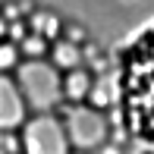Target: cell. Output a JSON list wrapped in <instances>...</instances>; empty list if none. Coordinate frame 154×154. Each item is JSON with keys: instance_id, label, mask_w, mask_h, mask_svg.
<instances>
[{"instance_id": "obj_8", "label": "cell", "mask_w": 154, "mask_h": 154, "mask_svg": "<svg viewBox=\"0 0 154 154\" xmlns=\"http://www.w3.org/2000/svg\"><path fill=\"white\" fill-rule=\"evenodd\" d=\"M47 41L44 38H38V35H25L22 41H19V54H22V60H41V57H47Z\"/></svg>"}, {"instance_id": "obj_11", "label": "cell", "mask_w": 154, "mask_h": 154, "mask_svg": "<svg viewBox=\"0 0 154 154\" xmlns=\"http://www.w3.org/2000/svg\"><path fill=\"white\" fill-rule=\"evenodd\" d=\"M6 32H10V22L0 16V41H6Z\"/></svg>"}, {"instance_id": "obj_2", "label": "cell", "mask_w": 154, "mask_h": 154, "mask_svg": "<svg viewBox=\"0 0 154 154\" xmlns=\"http://www.w3.org/2000/svg\"><path fill=\"white\" fill-rule=\"evenodd\" d=\"M60 120H63V129H66V138L72 145V151L91 154L101 145H107L110 123H107L104 110L91 107V104H69Z\"/></svg>"}, {"instance_id": "obj_4", "label": "cell", "mask_w": 154, "mask_h": 154, "mask_svg": "<svg viewBox=\"0 0 154 154\" xmlns=\"http://www.w3.org/2000/svg\"><path fill=\"white\" fill-rule=\"evenodd\" d=\"M29 107H25L22 94H19V85L13 75L0 72V132H19L22 123L29 120Z\"/></svg>"}, {"instance_id": "obj_10", "label": "cell", "mask_w": 154, "mask_h": 154, "mask_svg": "<svg viewBox=\"0 0 154 154\" xmlns=\"http://www.w3.org/2000/svg\"><path fill=\"white\" fill-rule=\"evenodd\" d=\"M19 63H22L19 44H13V41H0V72H3V75H13Z\"/></svg>"}, {"instance_id": "obj_9", "label": "cell", "mask_w": 154, "mask_h": 154, "mask_svg": "<svg viewBox=\"0 0 154 154\" xmlns=\"http://www.w3.org/2000/svg\"><path fill=\"white\" fill-rule=\"evenodd\" d=\"M85 104H91V107H97V110L110 107V104H113V85H110L107 79H94L91 94H88V101H85Z\"/></svg>"}, {"instance_id": "obj_6", "label": "cell", "mask_w": 154, "mask_h": 154, "mask_svg": "<svg viewBox=\"0 0 154 154\" xmlns=\"http://www.w3.org/2000/svg\"><path fill=\"white\" fill-rule=\"evenodd\" d=\"M91 85H94V72L88 66H79V69L63 72V101L85 104L88 94H91Z\"/></svg>"}, {"instance_id": "obj_3", "label": "cell", "mask_w": 154, "mask_h": 154, "mask_svg": "<svg viewBox=\"0 0 154 154\" xmlns=\"http://www.w3.org/2000/svg\"><path fill=\"white\" fill-rule=\"evenodd\" d=\"M19 154H72L57 113H32L19 129Z\"/></svg>"}, {"instance_id": "obj_7", "label": "cell", "mask_w": 154, "mask_h": 154, "mask_svg": "<svg viewBox=\"0 0 154 154\" xmlns=\"http://www.w3.org/2000/svg\"><path fill=\"white\" fill-rule=\"evenodd\" d=\"M25 25H29L32 35L44 38L47 44H51V41H57L60 32H63V19L57 16V13H51V10H38V13H32V16L25 19Z\"/></svg>"}, {"instance_id": "obj_5", "label": "cell", "mask_w": 154, "mask_h": 154, "mask_svg": "<svg viewBox=\"0 0 154 154\" xmlns=\"http://www.w3.org/2000/svg\"><path fill=\"white\" fill-rule=\"evenodd\" d=\"M47 60L54 63L57 72H69V69L85 66V51H82V44H75L69 38H57L47 47Z\"/></svg>"}, {"instance_id": "obj_1", "label": "cell", "mask_w": 154, "mask_h": 154, "mask_svg": "<svg viewBox=\"0 0 154 154\" xmlns=\"http://www.w3.org/2000/svg\"><path fill=\"white\" fill-rule=\"evenodd\" d=\"M13 79L19 85V94H22L29 113H54L63 104V72H57L47 57L22 60Z\"/></svg>"}]
</instances>
